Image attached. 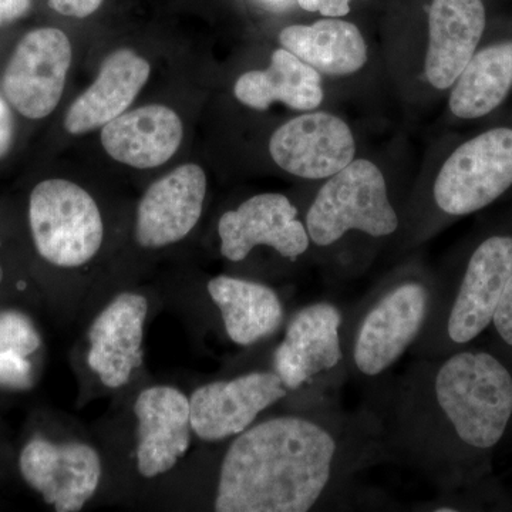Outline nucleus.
Listing matches in <instances>:
<instances>
[{
  "mask_svg": "<svg viewBox=\"0 0 512 512\" xmlns=\"http://www.w3.org/2000/svg\"><path fill=\"white\" fill-rule=\"evenodd\" d=\"M311 244L329 248L349 232L386 238L400 227L386 180L377 165L353 160L322 185L305 220Z\"/></svg>",
  "mask_w": 512,
  "mask_h": 512,
  "instance_id": "nucleus-6",
  "label": "nucleus"
},
{
  "mask_svg": "<svg viewBox=\"0 0 512 512\" xmlns=\"http://www.w3.org/2000/svg\"><path fill=\"white\" fill-rule=\"evenodd\" d=\"M29 224L37 252L57 268H82L103 245L99 205L72 181L55 178L37 184L30 194Z\"/></svg>",
  "mask_w": 512,
  "mask_h": 512,
  "instance_id": "nucleus-7",
  "label": "nucleus"
},
{
  "mask_svg": "<svg viewBox=\"0 0 512 512\" xmlns=\"http://www.w3.org/2000/svg\"><path fill=\"white\" fill-rule=\"evenodd\" d=\"M433 289L434 276L399 272L343 311L348 379L376 384L410 353L429 319Z\"/></svg>",
  "mask_w": 512,
  "mask_h": 512,
  "instance_id": "nucleus-3",
  "label": "nucleus"
},
{
  "mask_svg": "<svg viewBox=\"0 0 512 512\" xmlns=\"http://www.w3.org/2000/svg\"><path fill=\"white\" fill-rule=\"evenodd\" d=\"M228 339L251 348L276 335L285 325L284 301L271 286L238 276L218 275L207 284Z\"/></svg>",
  "mask_w": 512,
  "mask_h": 512,
  "instance_id": "nucleus-18",
  "label": "nucleus"
},
{
  "mask_svg": "<svg viewBox=\"0 0 512 512\" xmlns=\"http://www.w3.org/2000/svg\"><path fill=\"white\" fill-rule=\"evenodd\" d=\"M146 296L121 292L94 318L87 340V365L109 389L126 386L143 365Z\"/></svg>",
  "mask_w": 512,
  "mask_h": 512,
  "instance_id": "nucleus-14",
  "label": "nucleus"
},
{
  "mask_svg": "<svg viewBox=\"0 0 512 512\" xmlns=\"http://www.w3.org/2000/svg\"><path fill=\"white\" fill-rule=\"evenodd\" d=\"M322 80L313 69L286 49L275 50L266 70L242 74L234 87L235 97L255 110L269 109L281 101L293 110H313L323 100Z\"/></svg>",
  "mask_w": 512,
  "mask_h": 512,
  "instance_id": "nucleus-21",
  "label": "nucleus"
},
{
  "mask_svg": "<svg viewBox=\"0 0 512 512\" xmlns=\"http://www.w3.org/2000/svg\"><path fill=\"white\" fill-rule=\"evenodd\" d=\"M148 77L150 64L137 53L128 49L111 53L92 86L70 106L64 127L73 136H82L106 126L133 104Z\"/></svg>",
  "mask_w": 512,
  "mask_h": 512,
  "instance_id": "nucleus-20",
  "label": "nucleus"
},
{
  "mask_svg": "<svg viewBox=\"0 0 512 512\" xmlns=\"http://www.w3.org/2000/svg\"><path fill=\"white\" fill-rule=\"evenodd\" d=\"M342 326V309L329 301L302 306L286 320L271 369L289 394H303L308 404L335 400L333 393L348 379Z\"/></svg>",
  "mask_w": 512,
  "mask_h": 512,
  "instance_id": "nucleus-5",
  "label": "nucleus"
},
{
  "mask_svg": "<svg viewBox=\"0 0 512 512\" xmlns=\"http://www.w3.org/2000/svg\"><path fill=\"white\" fill-rule=\"evenodd\" d=\"M298 215V208L284 194L268 192L248 198L218 222L221 255L242 262L255 248L268 247L295 262L311 247L308 229Z\"/></svg>",
  "mask_w": 512,
  "mask_h": 512,
  "instance_id": "nucleus-12",
  "label": "nucleus"
},
{
  "mask_svg": "<svg viewBox=\"0 0 512 512\" xmlns=\"http://www.w3.org/2000/svg\"><path fill=\"white\" fill-rule=\"evenodd\" d=\"M32 8V0H0V26L23 18Z\"/></svg>",
  "mask_w": 512,
  "mask_h": 512,
  "instance_id": "nucleus-30",
  "label": "nucleus"
},
{
  "mask_svg": "<svg viewBox=\"0 0 512 512\" xmlns=\"http://www.w3.org/2000/svg\"><path fill=\"white\" fill-rule=\"evenodd\" d=\"M512 187V128L471 138L447 158L433 185L437 210L464 217L484 210Z\"/></svg>",
  "mask_w": 512,
  "mask_h": 512,
  "instance_id": "nucleus-8",
  "label": "nucleus"
},
{
  "mask_svg": "<svg viewBox=\"0 0 512 512\" xmlns=\"http://www.w3.org/2000/svg\"><path fill=\"white\" fill-rule=\"evenodd\" d=\"M288 396L272 369L202 384L190 396L192 431L205 443L234 439Z\"/></svg>",
  "mask_w": 512,
  "mask_h": 512,
  "instance_id": "nucleus-9",
  "label": "nucleus"
},
{
  "mask_svg": "<svg viewBox=\"0 0 512 512\" xmlns=\"http://www.w3.org/2000/svg\"><path fill=\"white\" fill-rule=\"evenodd\" d=\"M207 195V175L197 164H184L156 181L138 204L134 237L141 248L177 244L197 227Z\"/></svg>",
  "mask_w": 512,
  "mask_h": 512,
  "instance_id": "nucleus-15",
  "label": "nucleus"
},
{
  "mask_svg": "<svg viewBox=\"0 0 512 512\" xmlns=\"http://www.w3.org/2000/svg\"><path fill=\"white\" fill-rule=\"evenodd\" d=\"M306 12H318L325 18H343L350 12V0H298Z\"/></svg>",
  "mask_w": 512,
  "mask_h": 512,
  "instance_id": "nucleus-28",
  "label": "nucleus"
},
{
  "mask_svg": "<svg viewBox=\"0 0 512 512\" xmlns=\"http://www.w3.org/2000/svg\"><path fill=\"white\" fill-rule=\"evenodd\" d=\"M512 275V235L483 239L454 279L434 278L433 301L410 356L434 357L467 348L493 322Z\"/></svg>",
  "mask_w": 512,
  "mask_h": 512,
  "instance_id": "nucleus-4",
  "label": "nucleus"
},
{
  "mask_svg": "<svg viewBox=\"0 0 512 512\" xmlns=\"http://www.w3.org/2000/svg\"><path fill=\"white\" fill-rule=\"evenodd\" d=\"M454 84L450 110L458 119H480L501 106L512 89V40L474 53Z\"/></svg>",
  "mask_w": 512,
  "mask_h": 512,
  "instance_id": "nucleus-23",
  "label": "nucleus"
},
{
  "mask_svg": "<svg viewBox=\"0 0 512 512\" xmlns=\"http://www.w3.org/2000/svg\"><path fill=\"white\" fill-rule=\"evenodd\" d=\"M269 151L286 173L329 178L352 163L356 146L345 121L328 113L303 114L275 131Z\"/></svg>",
  "mask_w": 512,
  "mask_h": 512,
  "instance_id": "nucleus-16",
  "label": "nucleus"
},
{
  "mask_svg": "<svg viewBox=\"0 0 512 512\" xmlns=\"http://www.w3.org/2000/svg\"><path fill=\"white\" fill-rule=\"evenodd\" d=\"M369 400L383 421L390 461L448 490L503 441L512 421V372L487 350L414 357L386 392Z\"/></svg>",
  "mask_w": 512,
  "mask_h": 512,
  "instance_id": "nucleus-2",
  "label": "nucleus"
},
{
  "mask_svg": "<svg viewBox=\"0 0 512 512\" xmlns=\"http://www.w3.org/2000/svg\"><path fill=\"white\" fill-rule=\"evenodd\" d=\"M136 458L141 477L170 473L191 446L190 397L167 384L147 387L134 402Z\"/></svg>",
  "mask_w": 512,
  "mask_h": 512,
  "instance_id": "nucleus-13",
  "label": "nucleus"
},
{
  "mask_svg": "<svg viewBox=\"0 0 512 512\" xmlns=\"http://www.w3.org/2000/svg\"><path fill=\"white\" fill-rule=\"evenodd\" d=\"M183 123L174 110L153 104L123 113L101 130V144L114 160L138 170L160 167L177 153Z\"/></svg>",
  "mask_w": 512,
  "mask_h": 512,
  "instance_id": "nucleus-19",
  "label": "nucleus"
},
{
  "mask_svg": "<svg viewBox=\"0 0 512 512\" xmlns=\"http://www.w3.org/2000/svg\"><path fill=\"white\" fill-rule=\"evenodd\" d=\"M19 468L26 483L57 512L82 511L103 477L99 451L83 441L36 437L23 447Z\"/></svg>",
  "mask_w": 512,
  "mask_h": 512,
  "instance_id": "nucleus-11",
  "label": "nucleus"
},
{
  "mask_svg": "<svg viewBox=\"0 0 512 512\" xmlns=\"http://www.w3.org/2000/svg\"><path fill=\"white\" fill-rule=\"evenodd\" d=\"M390 461L370 400H335L255 421L229 440L214 490L217 512H309L342 507L369 468Z\"/></svg>",
  "mask_w": 512,
  "mask_h": 512,
  "instance_id": "nucleus-1",
  "label": "nucleus"
},
{
  "mask_svg": "<svg viewBox=\"0 0 512 512\" xmlns=\"http://www.w3.org/2000/svg\"><path fill=\"white\" fill-rule=\"evenodd\" d=\"M3 281V268L2 265H0V284H2Z\"/></svg>",
  "mask_w": 512,
  "mask_h": 512,
  "instance_id": "nucleus-31",
  "label": "nucleus"
},
{
  "mask_svg": "<svg viewBox=\"0 0 512 512\" xmlns=\"http://www.w3.org/2000/svg\"><path fill=\"white\" fill-rule=\"evenodd\" d=\"M491 326H493L501 342L512 349V275L508 279L497 309H495Z\"/></svg>",
  "mask_w": 512,
  "mask_h": 512,
  "instance_id": "nucleus-26",
  "label": "nucleus"
},
{
  "mask_svg": "<svg viewBox=\"0 0 512 512\" xmlns=\"http://www.w3.org/2000/svg\"><path fill=\"white\" fill-rule=\"evenodd\" d=\"M32 363L28 356L13 350H0V384L9 389L23 390L32 386Z\"/></svg>",
  "mask_w": 512,
  "mask_h": 512,
  "instance_id": "nucleus-25",
  "label": "nucleus"
},
{
  "mask_svg": "<svg viewBox=\"0 0 512 512\" xmlns=\"http://www.w3.org/2000/svg\"><path fill=\"white\" fill-rule=\"evenodd\" d=\"M40 345V335L28 316L16 311L0 312V350H13L30 356Z\"/></svg>",
  "mask_w": 512,
  "mask_h": 512,
  "instance_id": "nucleus-24",
  "label": "nucleus"
},
{
  "mask_svg": "<svg viewBox=\"0 0 512 512\" xmlns=\"http://www.w3.org/2000/svg\"><path fill=\"white\" fill-rule=\"evenodd\" d=\"M279 42L313 69L332 76L355 73L367 60V46L360 30L338 18L309 26H288L279 33Z\"/></svg>",
  "mask_w": 512,
  "mask_h": 512,
  "instance_id": "nucleus-22",
  "label": "nucleus"
},
{
  "mask_svg": "<svg viewBox=\"0 0 512 512\" xmlns=\"http://www.w3.org/2000/svg\"><path fill=\"white\" fill-rule=\"evenodd\" d=\"M72 56L62 30H32L20 40L3 73L6 99L22 116L45 119L62 99Z\"/></svg>",
  "mask_w": 512,
  "mask_h": 512,
  "instance_id": "nucleus-10",
  "label": "nucleus"
},
{
  "mask_svg": "<svg viewBox=\"0 0 512 512\" xmlns=\"http://www.w3.org/2000/svg\"><path fill=\"white\" fill-rule=\"evenodd\" d=\"M13 143V116L8 103L0 96V160L9 153Z\"/></svg>",
  "mask_w": 512,
  "mask_h": 512,
  "instance_id": "nucleus-29",
  "label": "nucleus"
},
{
  "mask_svg": "<svg viewBox=\"0 0 512 512\" xmlns=\"http://www.w3.org/2000/svg\"><path fill=\"white\" fill-rule=\"evenodd\" d=\"M103 0H49V6L55 12L69 18L83 19L93 15Z\"/></svg>",
  "mask_w": 512,
  "mask_h": 512,
  "instance_id": "nucleus-27",
  "label": "nucleus"
},
{
  "mask_svg": "<svg viewBox=\"0 0 512 512\" xmlns=\"http://www.w3.org/2000/svg\"><path fill=\"white\" fill-rule=\"evenodd\" d=\"M485 22L483 0L431 2L426 57V76L431 86L439 90L454 86L477 52Z\"/></svg>",
  "mask_w": 512,
  "mask_h": 512,
  "instance_id": "nucleus-17",
  "label": "nucleus"
}]
</instances>
